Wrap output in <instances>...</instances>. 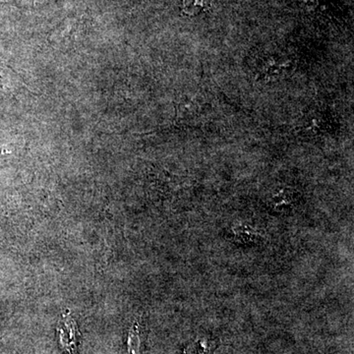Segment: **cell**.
<instances>
[{"label":"cell","instance_id":"1","mask_svg":"<svg viewBox=\"0 0 354 354\" xmlns=\"http://www.w3.org/2000/svg\"><path fill=\"white\" fill-rule=\"evenodd\" d=\"M57 330L62 348L66 349L70 354H75L80 333L77 328L75 320L70 316L69 313L64 314L62 317Z\"/></svg>","mask_w":354,"mask_h":354},{"label":"cell","instance_id":"2","mask_svg":"<svg viewBox=\"0 0 354 354\" xmlns=\"http://www.w3.org/2000/svg\"><path fill=\"white\" fill-rule=\"evenodd\" d=\"M216 0H183V9L186 15L195 16L207 10Z\"/></svg>","mask_w":354,"mask_h":354},{"label":"cell","instance_id":"3","mask_svg":"<svg viewBox=\"0 0 354 354\" xmlns=\"http://www.w3.org/2000/svg\"><path fill=\"white\" fill-rule=\"evenodd\" d=\"M128 353L139 354L140 346H141V339H140V330L138 323H135L128 333L127 339Z\"/></svg>","mask_w":354,"mask_h":354},{"label":"cell","instance_id":"4","mask_svg":"<svg viewBox=\"0 0 354 354\" xmlns=\"http://www.w3.org/2000/svg\"><path fill=\"white\" fill-rule=\"evenodd\" d=\"M28 3H31L32 6H38V4H43L48 0H25Z\"/></svg>","mask_w":354,"mask_h":354}]
</instances>
